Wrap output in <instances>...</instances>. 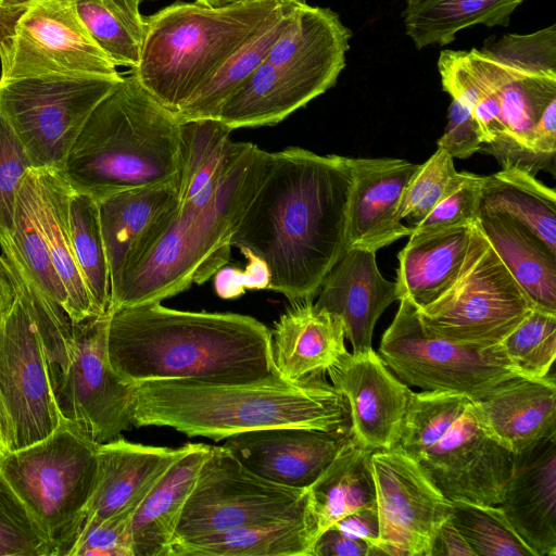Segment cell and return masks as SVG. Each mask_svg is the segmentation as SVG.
Listing matches in <instances>:
<instances>
[{"instance_id": "484cf974", "label": "cell", "mask_w": 556, "mask_h": 556, "mask_svg": "<svg viewBox=\"0 0 556 556\" xmlns=\"http://www.w3.org/2000/svg\"><path fill=\"white\" fill-rule=\"evenodd\" d=\"M341 320L313 301L292 303L271 330L273 358L288 380L325 374L346 352Z\"/></svg>"}, {"instance_id": "2e32d148", "label": "cell", "mask_w": 556, "mask_h": 556, "mask_svg": "<svg viewBox=\"0 0 556 556\" xmlns=\"http://www.w3.org/2000/svg\"><path fill=\"white\" fill-rule=\"evenodd\" d=\"M0 414L9 452L46 438L62 421L41 339L16 293L0 315Z\"/></svg>"}, {"instance_id": "7c38bea8", "label": "cell", "mask_w": 556, "mask_h": 556, "mask_svg": "<svg viewBox=\"0 0 556 556\" xmlns=\"http://www.w3.org/2000/svg\"><path fill=\"white\" fill-rule=\"evenodd\" d=\"M0 63V83L46 75L121 76L83 25L75 0H4Z\"/></svg>"}, {"instance_id": "c3c4849f", "label": "cell", "mask_w": 556, "mask_h": 556, "mask_svg": "<svg viewBox=\"0 0 556 556\" xmlns=\"http://www.w3.org/2000/svg\"><path fill=\"white\" fill-rule=\"evenodd\" d=\"M247 260L244 269L223 266L214 275V289L225 300L236 299L249 290L267 289L270 275L266 263L248 250L241 251Z\"/></svg>"}, {"instance_id": "5bb4252c", "label": "cell", "mask_w": 556, "mask_h": 556, "mask_svg": "<svg viewBox=\"0 0 556 556\" xmlns=\"http://www.w3.org/2000/svg\"><path fill=\"white\" fill-rule=\"evenodd\" d=\"M393 321L381 337L378 355L408 387L458 393L479 401L500 383L518 377L500 344L476 349L431 334L417 306L400 300Z\"/></svg>"}, {"instance_id": "9a60e30c", "label": "cell", "mask_w": 556, "mask_h": 556, "mask_svg": "<svg viewBox=\"0 0 556 556\" xmlns=\"http://www.w3.org/2000/svg\"><path fill=\"white\" fill-rule=\"evenodd\" d=\"M308 511L307 488H290L266 480L248 469L224 445H211L185 503L173 542L295 518Z\"/></svg>"}, {"instance_id": "6da1fadb", "label": "cell", "mask_w": 556, "mask_h": 556, "mask_svg": "<svg viewBox=\"0 0 556 556\" xmlns=\"http://www.w3.org/2000/svg\"><path fill=\"white\" fill-rule=\"evenodd\" d=\"M352 175L345 156L299 147L270 153L265 175L231 239L262 258L267 289L312 301L346 251Z\"/></svg>"}, {"instance_id": "7a4b0ae2", "label": "cell", "mask_w": 556, "mask_h": 556, "mask_svg": "<svg viewBox=\"0 0 556 556\" xmlns=\"http://www.w3.org/2000/svg\"><path fill=\"white\" fill-rule=\"evenodd\" d=\"M106 351L125 382H244L276 369L271 330L237 313L189 312L150 302L109 312Z\"/></svg>"}, {"instance_id": "ee69618b", "label": "cell", "mask_w": 556, "mask_h": 556, "mask_svg": "<svg viewBox=\"0 0 556 556\" xmlns=\"http://www.w3.org/2000/svg\"><path fill=\"white\" fill-rule=\"evenodd\" d=\"M31 168L25 148L0 112V244L12 239L18 191Z\"/></svg>"}, {"instance_id": "74e56055", "label": "cell", "mask_w": 556, "mask_h": 556, "mask_svg": "<svg viewBox=\"0 0 556 556\" xmlns=\"http://www.w3.org/2000/svg\"><path fill=\"white\" fill-rule=\"evenodd\" d=\"M70 224L77 265L99 315L109 312L111 278L101 232L98 201L74 192L70 201Z\"/></svg>"}, {"instance_id": "d6986e66", "label": "cell", "mask_w": 556, "mask_h": 556, "mask_svg": "<svg viewBox=\"0 0 556 556\" xmlns=\"http://www.w3.org/2000/svg\"><path fill=\"white\" fill-rule=\"evenodd\" d=\"M351 437V431L269 428L232 435L224 446L255 475L303 489L319 477Z\"/></svg>"}, {"instance_id": "f5cc1de1", "label": "cell", "mask_w": 556, "mask_h": 556, "mask_svg": "<svg viewBox=\"0 0 556 556\" xmlns=\"http://www.w3.org/2000/svg\"><path fill=\"white\" fill-rule=\"evenodd\" d=\"M14 298V287L0 252V315L11 306Z\"/></svg>"}, {"instance_id": "83f0119b", "label": "cell", "mask_w": 556, "mask_h": 556, "mask_svg": "<svg viewBox=\"0 0 556 556\" xmlns=\"http://www.w3.org/2000/svg\"><path fill=\"white\" fill-rule=\"evenodd\" d=\"M211 445L191 443L143 498L130 520L134 556H168L170 544Z\"/></svg>"}, {"instance_id": "816d5d0a", "label": "cell", "mask_w": 556, "mask_h": 556, "mask_svg": "<svg viewBox=\"0 0 556 556\" xmlns=\"http://www.w3.org/2000/svg\"><path fill=\"white\" fill-rule=\"evenodd\" d=\"M430 556H476V554L450 517L438 529Z\"/></svg>"}, {"instance_id": "f1b7e54d", "label": "cell", "mask_w": 556, "mask_h": 556, "mask_svg": "<svg viewBox=\"0 0 556 556\" xmlns=\"http://www.w3.org/2000/svg\"><path fill=\"white\" fill-rule=\"evenodd\" d=\"M34 169L36 214L52 264L67 294L66 314L74 323L98 316L73 249L70 224L73 189L62 170Z\"/></svg>"}, {"instance_id": "3957f363", "label": "cell", "mask_w": 556, "mask_h": 556, "mask_svg": "<svg viewBox=\"0 0 556 556\" xmlns=\"http://www.w3.org/2000/svg\"><path fill=\"white\" fill-rule=\"evenodd\" d=\"M134 427H168L215 442L269 428L351 431L348 402L325 374L288 380L279 372L244 382L163 380L136 384Z\"/></svg>"}, {"instance_id": "44dd1931", "label": "cell", "mask_w": 556, "mask_h": 556, "mask_svg": "<svg viewBox=\"0 0 556 556\" xmlns=\"http://www.w3.org/2000/svg\"><path fill=\"white\" fill-rule=\"evenodd\" d=\"M316 305L336 315L342 323L352 353L372 350L377 320L399 300L395 281L380 273L376 252L346 249L321 282Z\"/></svg>"}, {"instance_id": "db71d44e", "label": "cell", "mask_w": 556, "mask_h": 556, "mask_svg": "<svg viewBox=\"0 0 556 556\" xmlns=\"http://www.w3.org/2000/svg\"><path fill=\"white\" fill-rule=\"evenodd\" d=\"M9 452L7 435L3 427V421L0 414V457Z\"/></svg>"}, {"instance_id": "f907efd6", "label": "cell", "mask_w": 556, "mask_h": 556, "mask_svg": "<svg viewBox=\"0 0 556 556\" xmlns=\"http://www.w3.org/2000/svg\"><path fill=\"white\" fill-rule=\"evenodd\" d=\"M311 556H371L370 545L340 532L333 525L316 540Z\"/></svg>"}, {"instance_id": "ac0fdd59", "label": "cell", "mask_w": 556, "mask_h": 556, "mask_svg": "<svg viewBox=\"0 0 556 556\" xmlns=\"http://www.w3.org/2000/svg\"><path fill=\"white\" fill-rule=\"evenodd\" d=\"M348 402L353 439L370 451L395 445L413 391L372 350L342 354L326 371Z\"/></svg>"}, {"instance_id": "277c9868", "label": "cell", "mask_w": 556, "mask_h": 556, "mask_svg": "<svg viewBox=\"0 0 556 556\" xmlns=\"http://www.w3.org/2000/svg\"><path fill=\"white\" fill-rule=\"evenodd\" d=\"M269 152L232 141L219 182L177 206L149 250L124 274L109 312L162 302L211 279L230 258V239L268 166Z\"/></svg>"}, {"instance_id": "f35d334b", "label": "cell", "mask_w": 556, "mask_h": 556, "mask_svg": "<svg viewBox=\"0 0 556 556\" xmlns=\"http://www.w3.org/2000/svg\"><path fill=\"white\" fill-rule=\"evenodd\" d=\"M521 377H546L556 357V313L532 308L498 343Z\"/></svg>"}, {"instance_id": "cb8c5ba5", "label": "cell", "mask_w": 556, "mask_h": 556, "mask_svg": "<svg viewBox=\"0 0 556 556\" xmlns=\"http://www.w3.org/2000/svg\"><path fill=\"white\" fill-rule=\"evenodd\" d=\"M97 201L112 298L123 275L148 250L163 220L176 208V182L129 189Z\"/></svg>"}, {"instance_id": "4fadbf2b", "label": "cell", "mask_w": 556, "mask_h": 556, "mask_svg": "<svg viewBox=\"0 0 556 556\" xmlns=\"http://www.w3.org/2000/svg\"><path fill=\"white\" fill-rule=\"evenodd\" d=\"M123 75H46L0 83V112L33 168L62 170L99 103Z\"/></svg>"}, {"instance_id": "1f68e13d", "label": "cell", "mask_w": 556, "mask_h": 556, "mask_svg": "<svg viewBox=\"0 0 556 556\" xmlns=\"http://www.w3.org/2000/svg\"><path fill=\"white\" fill-rule=\"evenodd\" d=\"M371 453L352 435L307 488L309 507L319 535L353 511L377 507Z\"/></svg>"}, {"instance_id": "7bdbcfd3", "label": "cell", "mask_w": 556, "mask_h": 556, "mask_svg": "<svg viewBox=\"0 0 556 556\" xmlns=\"http://www.w3.org/2000/svg\"><path fill=\"white\" fill-rule=\"evenodd\" d=\"M0 556H53L46 534L1 480Z\"/></svg>"}, {"instance_id": "d4e9b609", "label": "cell", "mask_w": 556, "mask_h": 556, "mask_svg": "<svg viewBox=\"0 0 556 556\" xmlns=\"http://www.w3.org/2000/svg\"><path fill=\"white\" fill-rule=\"evenodd\" d=\"M486 432L513 454L556 435L555 378L514 377L475 401Z\"/></svg>"}, {"instance_id": "603a6c76", "label": "cell", "mask_w": 556, "mask_h": 556, "mask_svg": "<svg viewBox=\"0 0 556 556\" xmlns=\"http://www.w3.org/2000/svg\"><path fill=\"white\" fill-rule=\"evenodd\" d=\"M497 506L535 556L556 555V435L514 454Z\"/></svg>"}, {"instance_id": "f546056e", "label": "cell", "mask_w": 556, "mask_h": 556, "mask_svg": "<svg viewBox=\"0 0 556 556\" xmlns=\"http://www.w3.org/2000/svg\"><path fill=\"white\" fill-rule=\"evenodd\" d=\"M319 536L309 511L172 543L168 556H311Z\"/></svg>"}, {"instance_id": "8992f818", "label": "cell", "mask_w": 556, "mask_h": 556, "mask_svg": "<svg viewBox=\"0 0 556 556\" xmlns=\"http://www.w3.org/2000/svg\"><path fill=\"white\" fill-rule=\"evenodd\" d=\"M300 0H263L206 7L176 1L144 16L140 84L177 112L242 45Z\"/></svg>"}, {"instance_id": "f6af8a7d", "label": "cell", "mask_w": 556, "mask_h": 556, "mask_svg": "<svg viewBox=\"0 0 556 556\" xmlns=\"http://www.w3.org/2000/svg\"><path fill=\"white\" fill-rule=\"evenodd\" d=\"M137 508L83 525L66 556H134L130 520Z\"/></svg>"}, {"instance_id": "d590c367", "label": "cell", "mask_w": 556, "mask_h": 556, "mask_svg": "<svg viewBox=\"0 0 556 556\" xmlns=\"http://www.w3.org/2000/svg\"><path fill=\"white\" fill-rule=\"evenodd\" d=\"M141 0H75L78 16L93 41L112 63L137 68L146 23Z\"/></svg>"}, {"instance_id": "b9f144b4", "label": "cell", "mask_w": 556, "mask_h": 556, "mask_svg": "<svg viewBox=\"0 0 556 556\" xmlns=\"http://www.w3.org/2000/svg\"><path fill=\"white\" fill-rule=\"evenodd\" d=\"M459 178L453 157L444 150L437 151L409 179L399 207V217L410 228L419 225L433 207L454 188Z\"/></svg>"}, {"instance_id": "4dcf8cb0", "label": "cell", "mask_w": 556, "mask_h": 556, "mask_svg": "<svg viewBox=\"0 0 556 556\" xmlns=\"http://www.w3.org/2000/svg\"><path fill=\"white\" fill-rule=\"evenodd\" d=\"M478 224L533 306L556 313V254L508 215L480 214Z\"/></svg>"}, {"instance_id": "52a82bcc", "label": "cell", "mask_w": 556, "mask_h": 556, "mask_svg": "<svg viewBox=\"0 0 556 556\" xmlns=\"http://www.w3.org/2000/svg\"><path fill=\"white\" fill-rule=\"evenodd\" d=\"M392 450L415 462L452 503L497 506L514 462L483 428L475 401L450 392H413Z\"/></svg>"}, {"instance_id": "8fae6325", "label": "cell", "mask_w": 556, "mask_h": 556, "mask_svg": "<svg viewBox=\"0 0 556 556\" xmlns=\"http://www.w3.org/2000/svg\"><path fill=\"white\" fill-rule=\"evenodd\" d=\"M532 308L477 220L457 279L434 302L417 311L427 332L488 349L501 343Z\"/></svg>"}, {"instance_id": "4316f807", "label": "cell", "mask_w": 556, "mask_h": 556, "mask_svg": "<svg viewBox=\"0 0 556 556\" xmlns=\"http://www.w3.org/2000/svg\"><path fill=\"white\" fill-rule=\"evenodd\" d=\"M472 225L412 231L397 256L399 300L405 296L422 308L455 282L466 258Z\"/></svg>"}, {"instance_id": "680465c9", "label": "cell", "mask_w": 556, "mask_h": 556, "mask_svg": "<svg viewBox=\"0 0 556 556\" xmlns=\"http://www.w3.org/2000/svg\"><path fill=\"white\" fill-rule=\"evenodd\" d=\"M4 0H0V4L3 2Z\"/></svg>"}, {"instance_id": "11a10c76", "label": "cell", "mask_w": 556, "mask_h": 556, "mask_svg": "<svg viewBox=\"0 0 556 556\" xmlns=\"http://www.w3.org/2000/svg\"><path fill=\"white\" fill-rule=\"evenodd\" d=\"M195 2H199L201 4H204L206 7H223L228 4V0H195Z\"/></svg>"}, {"instance_id": "60d3db41", "label": "cell", "mask_w": 556, "mask_h": 556, "mask_svg": "<svg viewBox=\"0 0 556 556\" xmlns=\"http://www.w3.org/2000/svg\"><path fill=\"white\" fill-rule=\"evenodd\" d=\"M479 52L518 74L556 78V25L527 35L506 34Z\"/></svg>"}, {"instance_id": "bcb514c9", "label": "cell", "mask_w": 556, "mask_h": 556, "mask_svg": "<svg viewBox=\"0 0 556 556\" xmlns=\"http://www.w3.org/2000/svg\"><path fill=\"white\" fill-rule=\"evenodd\" d=\"M484 176L462 172L454 188L433 207L413 230L472 225L480 214Z\"/></svg>"}, {"instance_id": "681fc988", "label": "cell", "mask_w": 556, "mask_h": 556, "mask_svg": "<svg viewBox=\"0 0 556 556\" xmlns=\"http://www.w3.org/2000/svg\"><path fill=\"white\" fill-rule=\"evenodd\" d=\"M344 535L367 542L371 547V556L378 555L379 517L377 507H368L353 511L333 525Z\"/></svg>"}, {"instance_id": "9f6ffc18", "label": "cell", "mask_w": 556, "mask_h": 556, "mask_svg": "<svg viewBox=\"0 0 556 556\" xmlns=\"http://www.w3.org/2000/svg\"><path fill=\"white\" fill-rule=\"evenodd\" d=\"M254 1H263V0H228V4L229 3L254 2Z\"/></svg>"}, {"instance_id": "9c48e42d", "label": "cell", "mask_w": 556, "mask_h": 556, "mask_svg": "<svg viewBox=\"0 0 556 556\" xmlns=\"http://www.w3.org/2000/svg\"><path fill=\"white\" fill-rule=\"evenodd\" d=\"M97 443L62 420L46 438L0 457V480L53 548L66 556L97 478Z\"/></svg>"}, {"instance_id": "30bf717a", "label": "cell", "mask_w": 556, "mask_h": 556, "mask_svg": "<svg viewBox=\"0 0 556 556\" xmlns=\"http://www.w3.org/2000/svg\"><path fill=\"white\" fill-rule=\"evenodd\" d=\"M110 313L72 321L68 334L46 356L62 420L91 441H113L134 427V384L123 381L108 358Z\"/></svg>"}, {"instance_id": "ffe728a7", "label": "cell", "mask_w": 556, "mask_h": 556, "mask_svg": "<svg viewBox=\"0 0 556 556\" xmlns=\"http://www.w3.org/2000/svg\"><path fill=\"white\" fill-rule=\"evenodd\" d=\"M352 175L346 249L377 252L409 236L399 207L403 192L419 164L394 157H346Z\"/></svg>"}, {"instance_id": "5b68a950", "label": "cell", "mask_w": 556, "mask_h": 556, "mask_svg": "<svg viewBox=\"0 0 556 556\" xmlns=\"http://www.w3.org/2000/svg\"><path fill=\"white\" fill-rule=\"evenodd\" d=\"M181 128L131 71L94 109L62 173L74 192L96 200L176 182Z\"/></svg>"}, {"instance_id": "7dc6e473", "label": "cell", "mask_w": 556, "mask_h": 556, "mask_svg": "<svg viewBox=\"0 0 556 556\" xmlns=\"http://www.w3.org/2000/svg\"><path fill=\"white\" fill-rule=\"evenodd\" d=\"M437 144L453 159H468L483 144L481 129L471 110L455 98H452L447 124Z\"/></svg>"}, {"instance_id": "e0dca14e", "label": "cell", "mask_w": 556, "mask_h": 556, "mask_svg": "<svg viewBox=\"0 0 556 556\" xmlns=\"http://www.w3.org/2000/svg\"><path fill=\"white\" fill-rule=\"evenodd\" d=\"M370 464L380 527L378 555L430 556L453 503L397 450L374 451Z\"/></svg>"}, {"instance_id": "ba28073f", "label": "cell", "mask_w": 556, "mask_h": 556, "mask_svg": "<svg viewBox=\"0 0 556 556\" xmlns=\"http://www.w3.org/2000/svg\"><path fill=\"white\" fill-rule=\"evenodd\" d=\"M351 36L338 13L304 0L265 61L225 101L218 119L231 130L283 121L337 83Z\"/></svg>"}, {"instance_id": "6f0895ef", "label": "cell", "mask_w": 556, "mask_h": 556, "mask_svg": "<svg viewBox=\"0 0 556 556\" xmlns=\"http://www.w3.org/2000/svg\"><path fill=\"white\" fill-rule=\"evenodd\" d=\"M416 1H418V0H406L407 4L414 3Z\"/></svg>"}, {"instance_id": "d6a6232c", "label": "cell", "mask_w": 556, "mask_h": 556, "mask_svg": "<svg viewBox=\"0 0 556 556\" xmlns=\"http://www.w3.org/2000/svg\"><path fill=\"white\" fill-rule=\"evenodd\" d=\"M480 214L510 216L556 254V193L535 175L510 167L484 176Z\"/></svg>"}, {"instance_id": "8d00e7d4", "label": "cell", "mask_w": 556, "mask_h": 556, "mask_svg": "<svg viewBox=\"0 0 556 556\" xmlns=\"http://www.w3.org/2000/svg\"><path fill=\"white\" fill-rule=\"evenodd\" d=\"M37 182L31 168L17 195L13 250L34 283L66 313L67 294L52 264L47 242L36 214Z\"/></svg>"}, {"instance_id": "7402d4cb", "label": "cell", "mask_w": 556, "mask_h": 556, "mask_svg": "<svg viewBox=\"0 0 556 556\" xmlns=\"http://www.w3.org/2000/svg\"><path fill=\"white\" fill-rule=\"evenodd\" d=\"M190 447L191 443L179 447L144 445L122 437L99 444L96 483L79 528L122 510L138 508L164 473Z\"/></svg>"}, {"instance_id": "e575fe53", "label": "cell", "mask_w": 556, "mask_h": 556, "mask_svg": "<svg viewBox=\"0 0 556 556\" xmlns=\"http://www.w3.org/2000/svg\"><path fill=\"white\" fill-rule=\"evenodd\" d=\"M302 1L304 0H300L232 53L175 113L178 121L217 118L225 101L265 61Z\"/></svg>"}, {"instance_id": "836d02e7", "label": "cell", "mask_w": 556, "mask_h": 556, "mask_svg": "<svg viewBox=\"0 0 556 556\" xmlns=\"http://www.w3.org/2000/svg\"><path fill=\"white\" fill-rule=\"evenodd\" d=\"M525 0H418L403 13L407 36L417 49L444 46L456 34L478 24L508 26L511 13Z\"/></svg>"}, {"instance_id": "ab89813d", "label": "cell", "mask_w": 556, "mask_h": 556, "mask_svg": "<svg viewBox=\"0 0 556 556\" xmlns=\"http://www.w3.org/2000/svg\"><path fill=\"white\" fill-rule=\"evenodd\" d=\"M451 520L476 556H535L498 506L453 503Z\"/></svg>"}]
</instances>
